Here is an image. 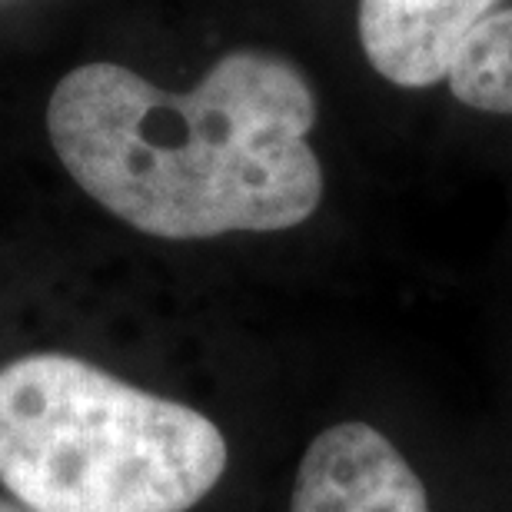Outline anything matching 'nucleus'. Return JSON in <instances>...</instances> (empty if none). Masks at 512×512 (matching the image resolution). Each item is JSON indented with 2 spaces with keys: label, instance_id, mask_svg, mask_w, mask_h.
<instances>
[{
  "label": "nucleus",
  "instance_id": "obj_1",
  "mask_svg": "<svg viewBox=\"0 0 512 512\" xmlns=\"http://www.w3.org/2000/svg\"><path fill=\"white\" fill-rule=\"evenodd\" d=\"M316 94L270 50H230L187 94L120 64H84L47 104V133L74 183L160 240L293 230L323 200L310 130Z\"/></svg>",
  "mask_w": 512,
  "mask_h": 512
},
{
  "label": "nucleus",
  "instance_id": "obj_2",
  "mask_svg": "<svg viewBox=\"0 0 512 512\" xmlns=\"http://www.w3.org/2000/svg\"><path fill=\"white\" fill-rule=\"evenodd\" d=\"M230 466L223 429L70 353L0 366V486L30 512H190Z\"/></svg>",
  "mask_w": 512,
  "mask_h": 512
},
{
  "label": "nucleus",
  "instance_id": "obj_3",
  "mask_svg": "<svg viewBox=\"0 0 512 512\" xmlns=\"http://www.w3.org/2000/svg\"><path fill=\"white\" fill-rule=\"evenodd\" d=\"M290 512H433L413 463L363 419L326 426L296 466Z\"/></svg>",
  "mask_w": 512,
  "mask_h": 512
},
{
  "label": "nucleus",
  "instance_id": "obj_4",
  "mask_svg": "<svg viewBox=\"0 0 512 512\" xmlns=\"http://www.w3.org/2000/svg\"><path fill=\"white\" fill-rule=\"evenodd\" d=\"M503 0H360V44L383 80L406 90L446 80L463 40Z\"/></svg>",
  "mask_w": 512,
  "mask_h": 512
},
{
  "label": "nucleus",
  "instance_id": "obj_5",
  "mask_svg": "<svg viewBox=\"0 0 512 512\" xmlns=\"http://www.w3.org/2000/svg\"><path fill=\"white\" fill-rule=\"evenodd\" d=\"M446 84L459 104L483 114H512V7H499L463 40Z\"/></svg>",
  "mask_w": 512,
  "mask_h": 512
},
{
  "label": "nucleus",
  "instance_id": "obj_6",
  "mask_svg": "<svg viewBox=\"0 0 512 512\" xmlns=\"http://www.w3.org/2000/svg\"><path fill=\"white\" fill-rule=\"evenodd\" d=\"M0 512H30L27 506H20L17 499H10V496H0Z\"/></svg>",
  "mask_w": 512,
  "mask_h": 512
}]
</instances>
